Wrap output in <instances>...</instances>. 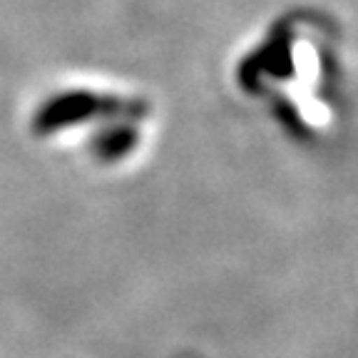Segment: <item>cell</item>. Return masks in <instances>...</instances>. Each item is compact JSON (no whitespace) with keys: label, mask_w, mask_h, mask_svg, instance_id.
I'll return each mask as SVG.
<instances>
[{"label":"cell","mask_w":358,"mask_h":358,"mask_svg":"<svg viewBox=\"0 0 358 358\" xmlns=\"http://www.w3.org/2000/svg\"><path fill=\"white\" fill-rule=\"evenodd\" d=\"M150 122V105L137 97L102 95V92H73L52 97L38 110L33 127L40 137L65 134L73 129H97L85 150L97 164L117 167L137 155L145 142V124Z\"/></svg>","instance_id":"2"},{"label":"cell","mask_w":358,"mask_h":358,"mask_svg":"<svg viewBox=\"0 0 358 358\" xmlns=\"http://www.w3.org/2000/svg\"><path fill=\"white\" fill-rule=\"evenodd\" d=\"M326 57L329 48L316 43L308 30L301 28L296 35L291 25H281L244 57L236 78L246 92L268 102L284 129L316 140L334 124L336 115L329 102L336 80H331L334 70Z\"/></svg>","instance_id":"1"}]
</instances>
